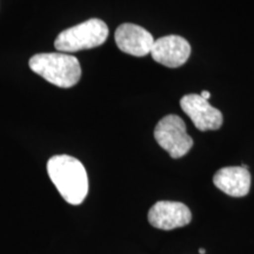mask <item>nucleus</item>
I'll use <instances>...</instances> for the list:
<instances>
[{
    "mask_svg": "<svg viewBox=\"0 0 254 254\" xmlns=\"http://www.w3.org/2000/svg\"><path fill=\"white\" fill-rule=\"evenodd\" d=\"M28 64L32 71L58 87H73L80 80L79 60L67 53H39L32 57Z\"/></svg>",
    "mask_w": 254,
    "mask_h": 254,
    "instance_id": "nucleus-2",
    "label": "nucleus"
},
{
    "mask_svg": "<svg viewBox=\"0 0 254 254\" xmlns=\"http://www.w3.org/2000/svg\"><path fill=\"white\" fill-rule=\"evenodd\" d=\"M213 183L217 189L227 195L241 198L249 194L251 189V173L246 165L222 167L214 174Z\"/></svg>",
    "mask_w": 254,
    "mask_h": 254,
    "instance_id": "nucleus-9",
    "label": "nucleus"
},
{
    "mask_svg": "<svg viewBox=\"0 0 254 254\" xmlns=\"http://www.w3.org/2000/svg\"><path fill=\"white\" fill-rule=\"evenodd\" d=\"M200 95H201V97L204 98V99H206V100H208L209 98H211V93H209L208 91H202L201 94H200Z\"/></svg>",
    "mask_w": 254,
    "mask_h": 254,
    "instance_id": "nucleus-10",
    "label": "nucleus"
},
{
    "mask_svg": "<svg viewBox=\"0 0 254 254\" xmlns=\"http://www.w3.org/2000/svg\"><path fill=\"white\" fill-rule=\"evenodd\" d=\"M180 106L199 131H217L224 123L222 113L200 94L184 95Z\"/></svg>",
    "mask_w": 254,
    "mask_h": 254,
    "instance_id": "nucleus-5",
    "label": "nucleus"
},
{
    "mask_svg": "<svg viewBox=\"0 0 254 254\" xmlns=\"http://www.w3.org/2000/svg\"><path fill=\"white\" fill-rule=\"evenodd\" d=\"M205 252H206L205 249H200V250H199V253H200V254H205Z\"/></svg>",
    "mask_w": 254,
    "mask_h": 254,
    "instance_id": "nucleus-11",
    "label": "nucleus"
},
{
    "mask_svg": "<svg viewBox=\"0 0 254 254\" xmlns=\"http://www.w3.org/2000/svg\"><path fill=\"white\" fill-rule=\"evenodd\" d=\"M154 62L170 68L183 66L190 56V45L185 38L166 36L154 41L151 51Z\"/></svg>",
    "mask_w": 254,
    "mask_h": 254,
    "instance_id": "nucleus-7",
    "label": "nucleus"
},
{
    "mask_svg": "<svg viewBox=\"0 0 254 254\" xmlns=\"http://www.w3.org/2000/svg\"><path fill=\"white\" fill-rule=\"evenodd\" d=\"M47 173L60 195L71 205H80L88 193L86 170L71 155H55L47 163Z\"/></svg>",
    "mask_w": 254,
    "mask_h": 254,
    "instance_id": "nucleus-1",
    "label": "nucleus"
},
{
    "mask_svg": "<svg viewBox=\"0 0 254 254\" xmlns=\"http://www.w3.org/2000/svg\"><path fill=\"white\" fill-rule=\"evenodd\" d=\"M117 46L124 53L134 57H145L151 53L154 38L147 30L135 24H123L114 34Z\"/></svg>",
    "mask_w": 254,
    "mask_h": 254,
    "instance_id": "nucleus-8",
    "label": "nucleus"
},
{
    "mask_svg": "<svg viewBox=\"0 0 254 254\" xmlns=\"http://www.w3.org/2000/svg\"><path fill=\"white\" fill-rule=\"evenodd\" d=\"M109 37V27L100 19H88L84 23L63 31L57 37L55 47L59 52L69 53L98 47Z\"/></svg>",
    "mask_w": 254,
    "mask_h": 254,
    "instance_id": "nucleus-3",
    "label": "nucleus"
},
{
    "mask_svg": "<svg viewBox=\"0 0 254 254\" xmlns=\"http://www.w3.org/2000/svg\"><path fill=\"white\" fill-rule=\"evenodd\" d=\"M192 220V213L185 204L178 201H158L148 211L152 226L163 231L184 227Z\"/></svg>",
    "mask_w": 254,
    "mask_h": 254,
    "instance_id": "nucleus-6",
    "label": "nucleus"
},
{
    "mask_svg": "<svg viewBox=\"0 0 254 254\" xmlns=\"http://www.w3.org/2000/svg\"><path fill=\"white\" fill-rule=\"evenodd\" d=\"M154 138L159 146L174 159L184 157L193 146V139L187 134L185 123L176 114H168L160 119L154 128Z\"/></svg>",
    "mask_w": 254,
    "mask_h": 254,
    "instance_id": "nucleus-4",
    "label": "nucleus"
}]
</instances>
